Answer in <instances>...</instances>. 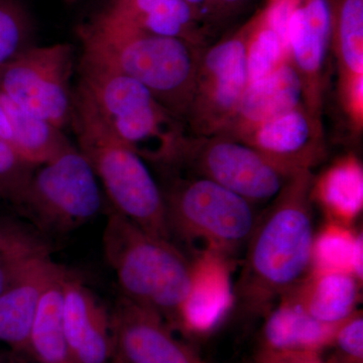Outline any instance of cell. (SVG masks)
Instances as JSON below:
<instances>
[{
	"label": "cell",
	"instance_id": "cell-11",
	"mask_svg": "<svg viewBox=\"0 0 363 363\" xmlns=\"http://www.w3.org/2000/svg\"><path fill=\"white\" fill-rule=\"evenodd\" d=\"M230 257L216 252L197 253L192 260L190 290L179 312L182 330L196 336L213 332L224 321L235 301Z\"/></svg>",
	"mask_w": 363,
	"mask_h": 363
},
{
	"label": "cell",
	"instance_id": "cell-23",
	"mask_svg": "<svg viewBox=\"0 0 363 363\" xmlns=\"http://www.w3.org/2000/svg\"><path fill=\"white\" fill-rule=\"evenodd\" d=\"M312 272H342L362 284L363 236L351 227L328 221L314 236Z\"/></svg>",
	"mask_w": 363,
	"mask_h": 363
},
{
	"label": "cell",
	"instance_id": "cell-13",
	"mask_svg": "<svg viewBox=\"0 0 363 363\" xmlns=\"http://www.w3.org/2000/svg\"><path fill=\"white\" fill-rule=\"evenodd\" d=\"M63 323L74 363H106L113 350L111 315L80 279H63Z\"/></svg>",
	"mask_w": 363,
	"mask_h": 363
},
{
	"label": "cell",
	"instance_id": "cell-14",
	"mask_svg": "<svg viewBox=\"0 0 363 363\" xmlns=\"http://www.w3.org/2000/svg\"><path fill=\"white\" fill-rule=\"evenodd\" d=\"M66 267L52 259L51 253L35 260L0 295V342L13 350H28L33 318L45 291Z\"/></svg>",
	"mask_w": 363,
	"mask_h": 363
},
{
	"label": "cell",
	"instance_id": "cell-30",
	"mask_svg": "<svg viewBox=\"0 0 363 363\" xmlns=\"http://www.w3.org/2000/svg\"><path fill=\"white\" fill-rule=\"evenodd\" d=\"M331 347L338 357L350 363H363V315L355 310L337 325Z\"/></svg>",
	"mask_w": 363,
	"mask_h": 363
},
{
	"label": "cell",
	"instance_id": "cell-2",
	"mask_svg": "<svg viewBox=\"0 0 363 363\" xmlns=\"http://www.w3.org/2000/svg\"><path fill=\"white\" fill-rule=\"evenodd\" d=\"M82 55L145 86L177 117L188 113L197 79L191 43L145 32L99 13L78 30Z\"/></svg>",
	"mask_w": 363,
	"mask_h": 363
},
{
	"label": "cell",
	"instance_id": "cell-27",
	"mask_svg": "<svg viewBox=\"0 0 363 363\" xmlns=\"http://www.w3.org/2000/svg\"><path fill=\"white\" fill-rule=\"evenodd\" d=\"M198 11L185 0H169L145 16L136 28L145 32L191 43Z\"/></svg>",
	"mask_w": 363,
	"mask_h": 363
},
{
	"label": "cell",
	"instance_id": "cell-33",
	"mask_svg": "<svg viewBox=\"0 0 363 363\" xmlns=\"http://www.w3.org/2000/svg\"><path fill=\"white\" fill-rule=\"evenodd\" d=\"M185 1L188 2L191 6L194 7L196 11H198V7L204 6L209 0H185Z\"/></svg>",
	"mask_w": 363,
	"mask_h": 363
},
{
	"label": "cell",
	"instance_id": "cell-8",
	"mask_svg": "<svg viewBox=\"0 0 363 363\" xmlns=\"http://www.w3.org/2000/svg\"><path fill=\"white\" fill-rule=\"evenodd\" d=\"M73 71L70 44L32 45L0 69V94L63 130L73 116Z\"/></svg>",
	"mask_w": 363,
	"mask_h": 363
},
{
	"label": "cell",
	"instance_id": "cell-31",
	"mask_svg": "<svg viewBox=\"0 0 363 363\" xmlns=\"http://www.w3.org/2000/svg\"><path fill=\"white\" fill-rule=\"evenodd\" d=\"M250 0H209L205 6H211L218 13H228L238 11V7L245 6Z\"/></svg>",
	"mask_w": 363,
	"mask_h": 363
},
{
	"label": "cell",
	"instance_id": "cell-21",
	"mask_svg": "<svg viewBox=\"0 0 363 363\" xmlns=\"http://www.w3.org/2000/svg\"><path fill=\"white\" fill-rule=\"evenodd\" d=\"M67 272L48 286L33 318L28 350L39 363H74L63 323V279Z\"/></svg>",
	"mask_w": 363,
	"mask_h": 363
},
{
	"label": "cell",
	"instance_id": "cell-32",
	"mask_svg": "<svg viewBox=\"0 0 363 363\" xmlns=\"http://www.w3.org/2000/svg\"><path fill=\"white\" fill-rule=\"evenodd\" d=\"M283 363H326L321 358V354H302L290 358Z\"/></svg>",
	"mask_w": 363,
	"mask_h": 363
},
{
	"label": "cell",
	"instance_id": "cell-26",
	"mask_svg": "<svg viewBox=\"0 0 363 363\" xmlns=\"http://www.w3.org/2000/svg\"><path fill=\"white\" fill-rule=\"evenodd\" d=\"M35 169L16 152L9 116L0 100V195L18 206Z\"/></svg>",
	"mask_w": 363,
	"mask_h": 363
},
{
	"label": "cell",
	"instance_id": "cell-15",
	"mask_svg": "<svg viewBox=\"0 0 363 363\" xmlns=\"http://www.w3.org/2000/svg\"><path fill=\"white\" fill-rule=\"evenodd\" d=\"M311 121L301 107L255 128L250 145L294 172L308 171L319 160Z\"/></svg>",
	"mask_w": 363,
	"mask_h": 363
},
{
	"label": "cell",
	"instance_id": "cell-29",
	"mask_svg": "<svg viewBox=\"0 0 363 363\" xmlns=\"http://www.w3.org/2000/svg\"><path fill=\"white\" fill-rule=\"evenodd\" d=\"M32 26L13 0H0V69L32 47Z\"/></svg>",
	"mask_w": 363,
	"mask_h": 363
},
{
	"label": "cell",
	"instance_id": "cell-1",
	"mask_svg": "<svg viewBox=\"0 0 363 363\" xmlns=\"http://www.w3.org/2000/svg\"><path fill=\"white\" fill-rule=\"evenodd\" d=\"M311 175L301 172L257 218L235 291L250 311L269 312L277 298L294 290L311 272Z\"/></svg>",
	"mask_w": 363,
	"mask_h": 363
},
{
	"label": "cell",
	"instance_id": "cell-24",
	"mask_svg": "<svg viewBox=\"0 0 363 363\" xmlns=\"http://www.w3.org/2000/svg\"><path fill=\"white\" fill-rule=\"evenodd\" d=\"M47 253L50 248L44 241L25 229L11 226L0 230V295Z\"/></svg>",
	"mask_w": 363,
	"mask_h": 363
},
{
	"label": "cell",
	"instance_id": "cell-17",
	"mask_svg": "<svg viewBox=\"0 0 363 363\" xmlns=\"http://www.w3.org/2000/svg\"><path fill=\"white\" fill-rule=\"evenodd\" d=\"M302 77L294 67L283 64L267 77L248 83L236 112L252 128L298 108L303 96Z\"/></svg>",
	"mask_w": 363,
	"mask_h": 363
},
{
	"label": "cell",
	"instance_id": "cell-18",
	"mask_svg": "<svg viewBox=\"0 0 363 363\" xmlns=\"http://www.w3.org/2000/svg\"><path fill=\"white\" fill-rule=\"evenodd\" d=\"M362 284L342 272H312L294 289L310 316L324 324H338L355 311Z\"/></svg>",
	"mask_w": 363,
	"mask_h": 363
},
{
	"label": "cell",
	"instance_id": "cell-4",
	"mask_svg": "<svg viewBox=\"0 0 363 363\" xmlns=\"http://www.w3.org/2000/svg\"><path fill=\"white\" fill-rule=\"evenodd\" d=\"M78 88L89 98L104 123L142 159L172 162L187 142L179 118L135 79L81 55Z\"/></svg>",
	"mask_w": 363,
	"mask_h": 363
},
{
	"label": "cell",
	"instance_id": "cell-22",
	"mask_svg": "<svg viewBox=\"0 0 363 363\" xmlns=\"http://www.w3.org/2000/svg\"><path fill=\"white\" fill-rule=\"evenodd\" d=\"M329 220L351 227L363 208V171L353 157L334 164L315 187Z\"/></svg>",
	"mask_w": 363,
	"mask_h": 363
},
{
	"label": "cell",
	"instance_id": "cell-9",
	"mask_svg": "<svg viewBox=\"0 0 363 363\" xmlns=\"http://www.w3.org/2000/svg\"><path fill=\"white\" fill-rule=\"evenodd\" d=\"M198 173L248 202L274 201L301 172L281 166L250 145L217 140L194 150ZM303 172V171H302Z\"/></svg>",
	"mask_w": 363,
	"mask_h": 363
},
{
	"label": "cell",
	"instance_id": "cell-19",
	"mask_svg": "<svg viewBox=\"0 0 363 363\" xmlns=\"http://www.w3.org/2000/svg\"><path fill=\"white\" fill-rule=\"evenodd\" d=\"M247 43L240 35L215 45L203 61L201 68L210 81V99L219 113L235 112L247 88Z\"/></svg>",
	"mask_w": 363,
	"mask_h": 363
},
{
	"label": "cell",
	"instance_id": "cell-3",
	"mask_svg": "<svg viewBox=\"0 0 363 363\" xmlns=\"http://www.w3.org/2000/svg\"><path fill=\"white\" fill-rule=\"evenodd\" d=\"M102 245L123 297L177 326L190 290L192 260L171 240L143 230L116 210L107 218Z\"/></svg>",
	"mask_w": 363,
	"mask_h": 363
},
{
	"label": "cell",
	"instance_id": "cell-6",
	"mask_svg": "<svg viewBox=\"0 0 363 363\" xmlns=\"http://www.w3.org/2000/svg\"><path fill=\"white\" fill-rule=\"evenodd\" d=\"M169 231L202 252L231 257L250 240L259 217L252 203L200 177L164 196Z\"/></svg>",
	"mask_w": 363,
	"mask_h": 363
},
{
	"label": "cell",
	"instance_id": "cell-20",
	"mask_svg": "<svg viewBox=\"0 0 363 363\" xmlns=\"http://www.w3.org/2000/svg\"><path fill=\"white\" fill-rule=\"evenodd\" d=\"M9 116L14 147L23 161L37 168L64 152L72 143L63 131L47 121L25 111L0 94Z\"/></svg>",
	"mask_w": 363,
	"mask_h": 363
},
{
	"label": "cell",
	"instance_id": "cell-10",
	"mask_svg": "<svg viewBox=\"0 0 363 363\" xmlns=\"http://www.w3.org/2000/svg\"><path fill=\"white\" fill-rule=\"evenodd\" d=\"M113 347L126 363H204L174 337L159 313L121 297L111 315Z\"/></svg>",
	"mask_w": 363,
	"mask_h": 363
},
{
	"label": "cell",
	"instance_id": "cell-5",
	"mask_svg": "<svg viewBox=\"0 0 363 363\" xmlns=\"http://www.w3.org/2000/svg\"><path fill=\"white\" fill-rule=\"evenodd\" d=\"M73 124L84 155L114 210L150 234L171 240L164 194L142 157L109 130L82 90L74 92Z\"/></svg>",
	"mask_w": 363,
	"mask_h": 363
},
{
	"label": "cell",
	"instance_id": "cell-36",
	"mask_svg": "<svg viewBox=\"0 0 363 363\" xmlns=\"http://www.w3.org/2000/svg\"><path fill=\"white\" fill-rule=\"evenodd\" d=\"M67 1H76V0H67Z\"/></svg>",
	"mask_w": 363,
	"mask_h": 363
},
{
	"label": "cell",
	"instance_id": "cell-7",
	"mask_svg": "<svg viewBox=\"0 0 363 363\" xmlns=\"http://www.w3.org/2000/svg\"><path fill=\"white\" fill-rule=\"evenodd\" d=\"M101 206L96 175L72 145L35 169L16 207L40 230L66 233L94 218Z\"/></svg>",
	"mask_w": 363,
	"mask_h": 363
},
{
	"label": "cell",
	"instance_id": "cell-12",
	"mask_svg": "<svg viewBox=\"0 0 363 363\" xmlns=\"http://www.w3.org/2000/svg\"><path fill=\"white\" fill-rule=\"evenodd\" d=\"M338 324L321 323L310 316L291 291L267 312L255 362L283 363L298 355L321 354L331 347Z\"/></svg>",
	"mask_w": 363,
	"mask_h": 363
},
{
	"label": "cell",
	"instance_id": "cell-28",
	"mask_svg": "<svg viewBox=\"0 0 363 363\" xmlns=\"http://www.w3.org/2000/svg\"><path fill=\"white\" fill-rule=\"evenodd\" d=\"M286 50L272 28L264 23V11L252 30V39L247 47V67L248 83L267 77L279 65Z\"/></svg>",
	"mask_w": 363,
	"mask_h": 363
},
{
	"label": "cell",
	"instance_id": "cell-35",
	"mask_svg": "<svg viewBox=\"0 0 363 363\" xmlns=\"http://www.w3.org/2000/svg\"><path fill=\"white\" fill-rule=\"evenodd\" d=\"M0 363H6V362H4V360L0 359Z\"/></svg>",
	"mask_w": 363,
	"mask_h": 363
},
{
	"label": "cell",
	"instance_id": "cell-16",
	"mask_svg": "<svg viewBox=\"0 0 363 363\" xmlns=\"http://www.w3.org/2000/svg\"><path fill=\"white\" fill-rule=\"evenodd\" d=\"M331 33L330 0H298L289 21L286 44L302 73L311 76L321 70Z\"/></svg>",
	"mask_w": 363,
	"mask_h": 363
},
{
	"label": "cell",
	"instance_id": "cell-34",
	"mask_svg": "<svg viewBox=\"0 0 363 363\" xmlns=\"http://www.w3.org/2000/svg\"><path fill=\"white\" fill-rule=\"evenodd\" d=\"M326 363H350L347 362H345V360H343L342 358L338 357L337 355H333V357H331L329 358L327 362H325Z\"/></svg>",
	"mask_w": 363,
	"mask_h": 363
},
{
	"label": "cell",
	"instance_id": "cell-25",
	"mask_svg": "<svg viewBox=\"0 0 363 363\" xmlns=\"http://www.w3.org/2000/svg\"><path fill=\"white\" fill-rule=\"evenodd\" d=\"M331 11L344 65L353 77L363 75V0H338Z\"/></svg>",
	"mask_w": 363,
	"mask_h": 363
}]
</instances>
